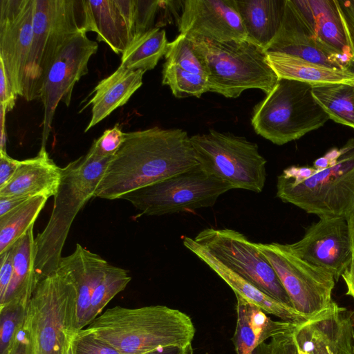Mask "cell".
<instances>
[{"label": "cell", "instance_id": "6da1fadb", "mask_svg": "<svg viewBox=\"0 0 354 354\" xmlns=\"http://www.w3.org/2000/svg\"><path fill=\"white\" fill-rule=\"evenodd\" d=\"M198 165L190 136L181 129L154 127L125 133L94 197L120 199L129 192Z\"/></svg>", "mask_w": 354, "mask_h": 354}, {"label": "cell", "instance_id": "7a4b0ae2", "mask_svg": "<svg viewBox=\"0 0 354 354\" xmlns=\"http://www.w3.org/2000/svg\"><path fill=\"white\" fill-rule=\"evenodd\" d=\"M277 196L319 218H346L354 209V138L312 166L284 169L277 176Z\"/></svg>", "mask_w": 354, "mask_h": 354}, {"label": "cell", "instance_id": "3957f363", "mask_svg": "<svg viewBox=\"0 0 354 354\" xmlns=\"http://www.w3.org/2000/svg\"><path fill=\"white\" fill-rule=\"evenodd\" d=\"M121 354H145L160 346L192 342L196 328L185 313L162 305L115 306L86 328Z\"/></svg>", "mask_w": 354, "mask_h": 354}, {"label": "cell", "instance_id": "277c9868", "mask_svg": "<svg viewBox=\"0 0 354 354\" xmlns=\"http://www.w3.org/2000/svg\"><path fill=\"white\" fill-rule=\"evenodd\" d=\"M112 158L89 152L62 168V179L54 196L51 215L35 238V281L55 272L71 225L80 210L93 197Z\"/></svg>", "mask_w": 354, "mask_h": 354}, {"label": "cell", "instance_id": "5b68a950", "mask_svg": "<svg viewBox=\"0 0 354 354\" xmlns=\"http://www.w3.org/2000/svg\"><path fill=\"white\" fill-rule=\"evenodd\" d=\"M189 38L205 66L210 92L228 98L238 97L248 89H259L266 95L279 80L266 51L247 40Z\"/></svg>", "mask_w": 354, "mask_h": 354}, {"label": "cell", "instance_id": "8992f818", "mask_svg": "<svg viewBox=\"0 0 354 354\" xmlns=\"http://www.w3.org/2000/svg\"><path fill=\"white\" fill-rule=\"evenodd\" d=\"M312 88L305 82L279 79L253 109L251 124L256 133L283 145L324 126L330 118L314 98Z\"/></svg>", "mask_w": 354, "mask_h": 354}, {"label": "cell", "instance_id": "52a82bcc", "mask_svg": "<svg viewBox=\"0 0 354 354\" xmlns=\"http://www.w3.org/2000/svg\"><path fill=\"white\" fill-rule=\"evenodd\" d=\"M75 297L71 274L62 265L37 283L24 324L32 354H64L68 339L73 335Z\"/></svg>", "mask_w": 354, "mask_h": 354}, {"label": "cell", "instance_id": "ba28073f", "mask_svg": "<svg viewBox=\"0 0 354 354\" xmlns=\"http://www.w3.org/2000/svg\"><path fill=\"white\" fill-rule=\"evenodd\" d=\"M33 36L24 78V97H39L54 59L67 41L84 30L83 0H33Z\"/></svg>", "mask_w": 354, "mask_h": 354}, {"label": "cell", "instance_id": "9c48e42d", "mask_svg": "<svg viewBox=\"0 0 354 354\" xmlns=\"http://www.w3.org/2000/svg\"><path fill=\"white\" fill-rule=\"evenodd\" d=\"M201 169L232 185L260 193L266 178V160L258 145L243 136L209 129L190 137Z\"/></svg>", "mask_w": 354, "mask_h": 354}, {"label": "cell", "instance_id": "30bf717a", "mask_svg": "<svg viewBox=\"0 0 354 354\" xmlns=\"http://www.w3.org/2000/svg\"><path fill=\"white\" fill-rule=\"evenodd\" d=\"M232 189L198 165L129 192L120 199L130 202L142 214L160 216L212 207L221 195Z\"/></svg>", "mask_w": 354, "mask_h": 354}, {"label": "cell", "instance_id": "8fae6325", "mask_svg": "<svg viewBox=\"0 0 354 354\" xmlns=\"http://www.w3.org/2000/svg\"><path fill=\"white\" fill-rule=\"evenodd\" d=\"M194 240L222 264L266 295L292 307L274 268L257 243L250 241L245 235L231 229L207 228L201 231Z\"/></svg>", "mask_w": 354, "mask_h": 354}, {"label": "cell", "instance_id": "7c38bea8", "mask_svg": "<svg viewBox=\"0 0 354 354\" xmlns=\"http://www.w3.org/2000/svg\"><path fill=\"white\" fill-rule=\"evenodd\" d=\"M257 246L274 268L298 313L313 319L328 308L336 282L331 273L295 256L286 244L273 242Z\"/></svg>", "mask_w": 354, "mask_h": 354}, {"label": "cell", "instance_id": "4fadbf2b", "mask_svg": "<svg viewBox=\"0 0 354 354\" xmlns=\"http://www.w3.org/2000/svg\"><path fill=\"white\" fill-rule=\"evenodd\" d=\"M97 48L81 30L67 41L50 66L39 94L44 107L41 148H46L58 104L70 105L74 86L88 73V61Z\"/></svg>", "mask_w": 354, "mask_h": 354}, {"label": "cell", "instance_id": "5bb4252c", "mask_svg": "<svg viewBox=\"0 0 354 354\" xmlns=\"http://www.w3.org/2000/svg\"><path fill=\"white\" fill-rule=\"evenodd\" d=\"M286 245L295 256L331 273L335 281L352 259L348 223L343 217H319L306 229L301 239Z\"/></svg>", "mask_w": 354, "mask_h": 354}, {"label": "cell", "instance_id": "9a60e30c", "mask_svg": "<svg viewBox=\"0 0 354 354\" xmlns=\"http://www.w3.org/2000/svg\"><path fill=\"white\" fill-rule=\"evenodd\" d=\"M33 0L0 1V59L16 95L24 78L33 36Z\"/></svg>", "mask_w": 354, "mask_h": 354}, {"label": "cell", "instance_id": "2e32d148", "mask_svg": "<svg viewBox=\"0 0 354 354\" xmlns=\"http://www.w3.org/2000/svg\"><path fill=\"white\" fill-rule=\"evenodd\" d=\"M182 3L180 34L216 41L247 40L235 0H186Z\"/></svg>", "mask_w": 354, "mask_h": 354}, {"label": "cell", "instance_id": "e0dca14e", "mask_svg": "<svg viewBox=\"0 0 354 354\" xmlns=\"http://www.w3.org/2000/svg\"><path fill=\"white\" fill-rule=\"evenodd\" d=\"M353 313L333 301L295 331L298 348L308 354H354Z\"/></svg>", "mask_w": 354, "mask_h": 354}, {"label": "cell", "instance_id": "ac0fdd59", "mask_svg": "<svg viewBox=\"0 0 354 354\" xmlns=\"http://www.w3.org/2000/svg\"><path fill=\"white\" fill-rule=\"evenodd\" d=\"M330 67L349 69L350 64L317 37L292 0H286L279 28L266 49Z\"/></svg>", "mask_w": 354, "mask_h": 354}, {"label": "cell", "instance_id": "d6986e66", "mask_svg": "<svg viewBox=\"0 0 354 354\" xmlns=\"http://www.w3.org/2000/svg\"><path fill=\"white\" fill-rule=\"evenodd\" d=\"M302 17L320 41L354 63V39L337 0H292Z\"/></svg>", "mask_w": 354, "mask_h": 354}, {"label": "cell", "instance_id": "ffe728a7", "mask_svg": "<svg viewBox=\"0 0 354 354\" xmlns=\"http://www.w3.org/2000/svg\"><path fill=\"white\" fill-rule=\"evenodd\" d=\"M235 296L237 319L232 342L236 354H266V339L294 333L301 325L274 321L260 307Z\"/></svg>", "mask_w": 354, "mask_h": 354}, {"label": "cell", "instance_id": "44dd1931", "mask_svg": "<svg viewBox=\"0 0 354 354\" xmlns=\"http://www.w3.org/2000/svg\"><path fill=\"white\" fill-rule=\"evenodd\" d=\"M183 243L189 251L207 264L234 291L247 301L260 307L266 314L274 315L282 321L303 324L312 319L298 313L294 308L283 304L259 290L252 283L222 264L193 238L183 236Z\"/></svg>", "mask_w": 354, "mask_h": 354}, {"label": "cell", "instance_id": "7402d4cb", "mask_svg": "<svg viewBox=\"0 0 354 354\" xmlns=\"http://www.w3.org/2000/svg\"><path fill=\"white\" fill-rule=\"evenodd\" d=\"M109 263L100 255L77 243L74 252L62 257L60 264L70 272L75 288L73 334L89 324L93 293L102 278Z\"/></svg>", "mask_w": 354, "mask_h": 354}, {"label": "cell", "instance_id": "603a6c76", "mask_svg": "<svg viewBox=\"0 0 354 354\" xmlns=\"http://www.w3.org/2000/svg\"><path fill=\"white\" fill-rule=\"evenodd\" d=\"M61 179L62 168L50 158L46 148H40L35 157L20 160L12 178L0 187V197L48 198L57 193Z\"/></svg>", "mask_w": 354, "mask_h": 354}, {"label": "cell", "instance_id": "cb8c5ba5", "mask_svg": "<svg viewBox=\"0 0 354 354\" xmlns=\"http://www.w3.org/2000/svg\"><path fill=\"white\" fill-rule=\"evenodd\" d=\"M84 30L95 32L97 39L117 53H123L133 41L123 0H83Z\"/></svg>", "mask_w": 354, "mask_h": 354}, {"label": "cell", "instance_id": "d4e9b609", "mask_svg": "<svg viewBox=\"0 0 354 354\" xmlns=\"http://www.w3.org/2000/svg\"><path fill=\"white\" fill-rule=\"evenodd\" d=\"M145 72L120 66L113 74L101 80L87 104H92L91 119L84 131L101 122L117 108L124 105L142 86Z\"/></svg>", "mask_w": 354, "mask_h": 354}, {"label": "cell", "instance_id": "484cf974", "mask_svg": "<svg viewBox=\"0 0 354 354\" xmlns=\"http://www.w3.org/2000/svg\"><path fill=\"white\" fill-rule=\"evenodd\" d=\"M267 61L279 79L305 82L313 86L344 83L354 84V71L309 62L296 56L266 53Z\"/></svg>", "mask_w": 354, "mask_h": 354}, {"label": "cell", "instance_id": "4316f807", "mask_svg": "<svg viewBox=\"0 0 354 354\" xmlns=\"http://www.w3.org/2000/svg\"><path fill=\"white\" fill-rule=\"evenodd\" d=\"M247 41L265 51L275 37L283 18L286 0H235Z\"/></svg>", "mask_w": 354, "mask_h": 354}, {"label": "cell", "instance_id": "83f0119b", "mask_svg": "<svg viewBox=\"0 0 354 354\" xmlns=\"http://www.w3.org/2000/svg\"><path fill=\"white\" fill-rule=\"evenodd\" d=\"M33 227H30L11 248L12 274L7 292L0 300V307L12 301L28 304L35 290L36 248Z\"/></svg>", "mask_w": 354, "mask_h": 354}, {"label": "cell", "instance_id": "f1b7e54d", "mask_svg": "<svg viewBox=\"0 0 354 354\" xmlns=\"http://www.w3.org/2000/svg\"><path fill=\"white\" fill-rule=\"evenodd\" d=\"M168 45L165 30L154 27L129 44L122 54L120 66L132 71L152 70L165 55Z\"/></svg>", "mask_w": 354, "mask_h": 354}, {"label": "cell", "instance_id": "f546056e", "mask_svg": "<svg viewBox=\"0 0 354 354\" xmlns=\"http://www.w3.org/2000/svg\"><path fill=\"white\" fill-rule=\"evenodd\" d=\"M47 200V197L42 196L32 197L0 216V254L10 250L34 226Z\"/></svg>", "mask_w": 354, "mask_h": 354}, {"label": "cell", "instance_id": "4dcf8cb0", "mask_svg": "<svg viewBox=\"0 0 354 354\" xmlns=\"http://www.w3.org/2000/svg\"><path fill=\"white\" fill-rule=\"evenodd\" d=\"M312 93L330 119L354 129V84L313 86Z\"/></svg>", "mask_w": 354, "mask_h": 354}, {"label": "cell", "instance_id": "1f68e13d", "mask_svg": "<svg viewBox=\"0 0 354 354\" xmlns=\"http://www.w3.org/2000/svg\"><path fill=\"white\" fill-rule=\"evenodd\" d=\"M162 84L168 86L178 98L200 97L209 92L207 77L188 72L166 62L162 71Z\"/></svg>", "mask_w": 354, "mask_h": 354}, {"label": "cell", "instance_id": "d6a6232c", "mask_svg": "<svg viewBox=\"0 0 354 354\" xmlns=\"http://www.w3.org/2000/svg\"><path fill=\"white\" fill-rule=\"evenodd\" d=\"M131 279L127 270L109 264L92 295L89 324L116 295L124 290Z\"/></svg>", "mask_w": 354, "mask_h": 354}, {"label": "cell", "instance_id": "836d02e7", "mask_svg": "<svg viewBox=\"0 0 354 354\" xmlns=\"http://www.w3.org/2000/svg\"><path fill=\"white\" fill-rule=\"evenodd\" d=\"M28 304L12 301L0 307V354H12L26 319Z\"/></svg>", "mask_w": 354, "mask_h": 354}, {"label": "cell", "instance_id": "e575fe53", "mask_svg": "<svg viewBox=\"0 0 354 354\" xmlns=\"http://www.w3.org/2000/svg\"><path fill=\"white\" fill-rule=\"evenodd\" d=\"M73 354H121L115 348L86 328L71 337Z\"/></svg>", "mask_w": 354, "mask_h": 354}, {"label": "cell", "instance_id": "d590c367", "mask_svg": "<svg viewBox=\"0 0 354 354\" xmlns=\"http://www.w3.org/2000/svg\"><path fill=\"white\" fill-rule=\"evenodd\" d=\"M124 138L125 133L117 124L95 140L88 152L102 158H113L122 146Z\"/></svg>", "mask_w": 354, "mask_h": 354}, {"label": "cell", "instance_id": "8d00e7d4", "mask_svg": "<svg viewBox=\"0 0 354 354\" xmlns=\"http://www.w3.org/2000/svg\"><path fill=\"white\" fill-rule=\"evenodd\" d=\"M17 98L3 62L0 59V107L6 113L12 111Z\"/></svg>", "mask_w": 354, "mask_h": 354}, {"label": "cell", "instance_id": "74e56055", "mask_svg": "<svg viewBox=\"0 0 354 354\" xmlns=\"http://www.w3.org/2000/svg\"><path fill=\"white\" fill-rule=\"evenodd\" d=\"M294 333L283 334L271 338L266 354H299Z\"/></svg>", "mask_w": 354, "mask_h": 354}, {"label": "cell", "instance_id": "f35d334b", "mask_svg": "<svg viewBox=\"0 0 354 354\" xmlns=\"http://www.w3.org/2000/svg\"><path fill=\"white\" fill-rule=\"evenodd\" d=\"M0 300L6 295L8 289L13 270V254L12 248L0 254Z\"/></svg>", "mask_w": 354, "mask_h": 354}, {"label": "cell", "instance_id": "ab89813d", "mask_svg": "<svg viewBox=\"0 0 354 354\" xmlns=\"http://www.w3.org/2000/svg\"><path fill=\"white\" fill-rule=\"evenodd\" d=\"M19 163L20 160L9 156L6 150H0V187L10 180Z\"/></svg>", "mask_w": 354, "mask_h": 354}, {"label": "cell", "instance_id": "60d3db41", "mask_svg": "<svg viewBox=\"0 0 354 354\" xmlns=\"http://www.w3.org/2000/svg\"><path fill=\"white\" fill-rule=\"evenodd\" d=\"M12 354H32L31 339L25 325L18 335Z\"/></svg>", "mask_w": 354, "mask_h": 354}, {"label": "cell", "instance_id": "b9f144b4", "mask_svg": "<svg viewBox=\"0 0 354 354\" xmlns=\"http://www.w3.org/2000/svg\"><path fill=\"white\" fill-rule=\"evenodd\" d=\"M145 354H194L192 344L160 346Z\"/></svg>", "mask_w": 354, "mask_h": 354}, {"label": "cell", "instance_id": "7bdbcfd3", "mask_svg": "<svg viewBox=\"0 0 354 354\" xmlns=\"http://www.w3.org/2000/svg\"><path fill=\"white\" fill-rule=\"evenodd\" d=\"M30 198L0 197V216L19 207Z\"/></svg>", "mask_w": 354, "mask_h": 354}, {"label": "cell", "instance_id": "ee69618b", "mask_svg": "<svg viewBox=\"0 0 354 354\" xmlns=\"http://www.w3.org/2000/svg\"><path fill=\"white\" fill-rule=\"evenodd\" d=\"M346 286V295L354 299V248L352 250V259L348 267L342 274Z\"/></svg>", "mask_w": 354, "mask_h": 354}, {"label": "cell", "instance_id": "f6af8a7d", "mask_svg": "<svg viewBox=\"0 0 354 354\" xmlns=\"http://www.w3.org/2000/svg\"><path fill=\"white\" fill-rule=\"evenodd\" d=\"M339 3L354 39V0H341Z\"/></svg>", "mask_w": 354, "mask_h": 354}, {"label": "cell", "instance_id": "bcb514c9", "mask_svg": "<svg viewBox=\"0 0 354 354\" xmlns=\"http://www.w3.org/2000/svg\"><path fill=\"white\" fill-rule=\"evenodd\" d=\"M348 223L352 250L354 248V209L346 218Z\"/></svg>", "mask_w": 354, "mask_h": 354}, {"label": "cell", "instance_id": "7dc6e473", "mask_svg": "<svg viewBox=\"0 0 354 354\" xmlns=\"http://www.w3.org/2000/svg\"><path fill=\"white\" fill-rule=\"evenodd\" d=\"M71 336L69 337L67 344L66 345L64 354H73V349H72V346H71Z\"/></svg>", "mask_w": 354, "mask_h": 354}, {"label": "cell", "instance_id": "c3c4849f", "mask_svg": "<svg viewBox=\"0 0 354 354\" xmlns=\"http://www.w3.org/2000/svg\"><path fill=\"white\" fill-rule=\"evenodd\" d=\"M298 350H299V354H308L307 353H306L305 351H301L299 348H298Z\"/></svg>", "mask_w": 354, "mask_h": 354}, {"label": "cell", "instance_id": "681fc988", "mask_svg": "<svg viewBox=\"0 0 354 354\" xmlns=\"http://www.w3.org/2000/svg\"><path fill=\"white\" fill-rule=\"evenodd\" d=\"M351 68V69L354 71V63H353V64L351 66V68Z\"/></svg>", "mask_w": 354, "mask_h": 354}, {"label": "cell", "instance_id": "f907efd6", "mask_svg": "<svg viewBox=\"0 0 354 354\" xmlns=\"http://www.w3.org/2000/svg\"><path fill=\"white\" fill-rule=\"evenodd\" d=\"M353 322H354V313H353Z\"/></svg>", "mask_w": 354, "mask_h": 354}, {"label": "cell", "instance_id": "816d5d0a", "mask_svg": "<svg viewBox=\"0 0 354 354\" xmlns=\"http://www.w3.org/2000/svg\"><path fill=\"white\" fill-rule=\"evenodd\" d=\"M205 354H208L207 353H206Z\"/></svg>", "mask_w": 354, "mask_h": 354}]
</instances>
